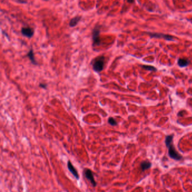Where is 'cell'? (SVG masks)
<instances>
[{"label":"cell","mask_w":192,"mask_h":192,"mask_svg":"<svg viewBox=\"0 0 192 192\" xmlns=\"http://www.w3.org/2000/svg\"><path fill=\"white\" fill-rule=\"evenodd\" d=\"M108 122L109 123V125H111V126H116L117 125V121H115L114 118H113V117H109L108 118Z\"/></svg>","instance_id":"cell-12"},{"label":"cell","mask_w":192,"mask_h":192,"mask_svg":"<svg viewBox=\"0 0 192 192\" xmlns=\"http://www.w3.org/2000/svg\"><path fill=\"white\" fill-rule=\"evenodd\" d=\"M152 166V163L148 161H143L140 164V167L141 168H142V171H145L146 169H148L151 167Z\"/></svg>","instance_id":"cell-9"},{"label":"cell","mask_w":192,"mask_h":192,"mask_svg":"<svg viewBox=\"0 0 192 192\" xmlns=\"http://www.w3.org/2000/svg\"><path fill=\"white\" fill-rule=\"evenodd\" d=\"M142 67L143 69H145L147 70H149V71H156V70H157V69L156 68L153 66H142Z\"/></svg>","instance_id":"cell-13"},{"label":"cell","mask_w":192,"mask_h":192,"mask_svg":"<svg viewBox=\"0 0 192 192\" xmlns=\"http://www.w3.org/2000/svg\"><path fill=\"white\" fill-rule=\"evenodd\" d=\"M83 174L86 178L89 180L90 183L93 187H95L97 186V182L94 179V174L92 171L89 168H84L83 171Z\"/></svg>","instance_id":"cell-3"},{"label":"cell","mask_w":192,"mask_h":192,"mask_svg":"<svg viewBox=\"0 0 192 192\" xmlns=\"http://www.w3.org/2000/svg\"><path fill=\"white\" fill-rule=\"evenodd\" d=\"M67 167L68 168L69 171L71 173V174L73 175L75 178L78 180L79 178H80V176H79V174L78 173V171L76 170V168L73 165L72 163V162H70V161H68L67 162Z\"/></svg>","instance_id":"cell-5"},{"label":"cell","mask_w":192,"mask_h":192,"mask_svg":"<svg viewBox=\"0 0 192 192\" xmlns=\"http://www.w3.org/2000/svg\"><path fill=\"white\" fill-rule=\"evenodd\" d=\"M150 36L152 37H156V38H163L166 40L171 41L173 39V37L170 35H164V34H159V33H150Z\"/></svg>","instance_id":"cell-7"},{"label":"cell","mask_w":192,"mask_h":192,"mask_svg":"<svg viewBox=\"0 0 192 192\" xmlns=\"http://www.w3.org/2000/svg\"><path fill=\"white\" fill-rule=\"evenodd\" d=\"M39 86L41 87V88L46 89V87H47V84H45V83H40L39 84Z\"/></svg>","instance_id":"cell-14"},{"label":"cell","mask_w":192,"mask_h":192,"mask_svg":"<svg viewBox=\"0 0 192 192\" xmlns=\"http://www.w3.org/2000/svg\"><path fill=\"white\" fill-rule=\"evenodd\" d=\"M17 2H19V3H20V4H26V3L27 2V1H18Z\"/></svg>","instance_id":"cell-15"},{"label":"cell","mask_w":192,"mask_h":192,"mask_svg":"<svg viewBox=\"0 0 192 192\" xmlns=\"http://www.w3.org/2000/svg\"><path fill=\"white\" fill-rule=\"evenodd\" d=\"M100 28L95 27L92 31V41L94 46H98L100 44Z\"/></svg>","instance_id":"cell-4"},{"label":"cell","mask_w":192,"mask_h":192,"mask_svg":"<svg viewBox=\"0 0 192 192\" xmlns=\"http://www.w3.org/2000/svg\"><path fill=\"white\" fill-rule=\"evenodd\" d=\"M81 19V17L80 16H75L72 18L69 22V26L70 27H74L78 24V23L80 21Z\"/></svg>","instance_id":"cell-8"},{"label":"cell","mask_w":192,"mask_h":192,"mask_svg":"<svg viewBox=\"0 0 192 192\" xmlns=\"http://www.w3.org/2000/svg\"><path fill=\"white\" fill-rule=\"evenodd\" d=\"M179 66L180 67H185L187 66L189 64V61L187 59H179L177 61Z\"/></svg>","instance_id":"cell-11"},{"label":"cell","mask_w":192,"mask_h":192,"mask_svg":"<svg viewBox=\"0 0 192 192\" xmlns=\"http://www.w3.org/2000/svg\"><path fill=\"white\" fill-rule=\"evenodd\" d=\"M104 63H105V57L104 56H98L95 59L92 64L93 69L96 72H100L103 70Z\"/></svg>","instance_id":"cell-2"},{"label":"cell","mask_w":192,"mask_h":192,"mask_svg":"<svg viewBox=\"0 0 192 192\" xmlns=\"http://www.w3.org/2000/svg\"><path fill=\"white\" fill-rule=\"evenodd\" d=\"M173 135H168L166 136L165 139L166 145L168 148V156L171 158L175 159L176 161L181 160L183 157L178 152H177L173 144Z\"/></svg>","instance_id":"cell-1"},{"label":"cell","mask_w":192,"mask_h":192,"mask_svg":"<svg viewBox=\"0 0 192 192\" xmlns=\"http://www.w3.org/2000/svg\"><path fill=\"white\" fill-rule=\"evenodd\" d=\"M27 56H28V58H29L30 60L31 61V62H32V63L33 64H35V65L37 64V63L36 61L35 60V56H34L33 51L32 49H31L29 50V51L27 53Z\"/></svg>","instance_id":"cell-10"},{"label":"cell","mask_w":192,"mask_h":192,"mask_svg":"<svg viewBox=\"0 0 192 192\" xmlns=\"http://www.w3.org/2000/svg\"><path fill=\"white\" fill-rule=\"evenodd\" d=\"M22 34L28 38H31L34 35V29L29 27H23L21 29Z\"/></svg>","instance_id":"cell-6"}]
</instances>
